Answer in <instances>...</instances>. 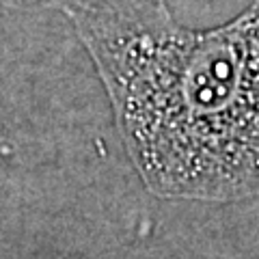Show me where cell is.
Listing matches in <instances>:
<instances>
[{
    "instance_id": "obj_2",
    "label": "cell",
    "mask_w": 259,
    "mask_h": 259,
    "mask_svg": "<svg viewBox=\"0 0 259 259\" xmlns=\"http://www.w3.org/2000/svg\"><path fill=\"white\" fill-rule=\"evenodd\" d=\"M9 5H15V7H52V9H67L69 5L74 3H80V0H5Z\"/></svg>"
},
{
    "instance_id": "obj_1",
    "label": "cell",
    "mask_w": 259,
    "mask_h": 259,
    "mask_svg": "<svg viewBox=\"0 0 259 259\" xmlns=\"http://www.w3.org/2000/svg\"><path fill=\"white\" fill-rule=\"evenodd\" d=\"M63 13L151 194L221 203L259 192V0L209 28L184 26L166 0H80Z\"/></svg>"
}]
</instances>
